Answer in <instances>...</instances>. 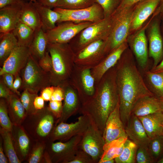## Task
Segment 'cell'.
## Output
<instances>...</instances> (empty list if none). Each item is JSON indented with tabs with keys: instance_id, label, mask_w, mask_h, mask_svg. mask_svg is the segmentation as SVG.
<instances>
[{
	"instance_id": "681fc988",
	"label": "cell",
	"mask_w": 163,
	"mask_h": 163,
	"mask_svg": "<svg viewBox=\"0 0 163 163\" xmlns=\"http://www.w3.org/2000/svg\"><path fill=\"white\" fill-rule=\"evenodd\" d=\"M64 98V93L63 88L60 86H54V89L50 101H62Z\"/></svg>"
},
{
	"instance_id": "d590c367",
	"label": "cell",
	"mask_w": 163,
	"mask_h": 163,
	"mask_svg": "<svg viewBox=\"0 0 163 163\" xmlns=\"http://www.w3.org/2000/svg\"><path fill=\"white\" fill-rule=\"evenodd\" d=\"M16 135L17 148L21 156L25 158L29 151V139L23 129L20 127L17 128Z\"/></svg>"
},
{
	"instance_id": "b9f144b4",
	"label": "cell",
	"mask_w": 163,
	"mask_h": 163,
	"mask_svg": "<svg viewBox=\"0 0 163 163\" xmlns=\"http://www.w3.org/2000/svg\"><path fill=\"white\" fill-rule=\"evenodd\" d=\"M136 163H155L148 148L138 147L136 156Z\"/></svg>"
},
{
	"instance_id": "f5cc1de1",
	"label": "cell",
	"mask_w": 163,
	"mask_h": 163,
	"mask_svg": "<svg viewBox=\"0 0 163 163\" xmlns=\"http://www.w3.org/2000/svg\"><path fill=\"white\" fill-rule=\"evenodd\" d=\"M22 84V79L20 74H17L14 76L13 83V87L15 93L18 96H20L21 94L18 90L21 88Z\"/></svg>"
},
{
	"instance_id": "db71d44e",
	"label": "cell",
	"mask_w": 163,
	"mask_h": 163,
	"mask_svg": "<svg viewBox=\"0 0 163 163\" xmlns=\"http://www.w3.org/2000/svg\"><path fill=\"white\" fill-rule=\"evenodd\" d=\"M141 0H120L117 8H132L133 6Z\"/></svg>"
},
{
	"instance_id": "5bb4252c",
	"label": "cell",
	"mask_w": 163,
	"mask_h": 163,
	"mask_svg": "<svg viewBox=\"0 0 163 163\" xmlns=\"http://www.w3.org/2000/svg\"><path fill=\"white\" fill-rule=\"evenodd\" d=\"M29 47L17 46L0 68V76L9 73L15 76L26 65L30 55Z\"/></svg>"
},
{
	"instance_id": "277c9868",
	"label": "cell",
	"mask_w": 163,
	"mask_h": 163,
	"mask_svg": "<svg viewBox=\"0 0 163 163\" xmlns=\"http://www.w3.org/2000/svg\"><path fill=\"white\" fill-rule=\"evenodd\" d=\"M111 25L110 17L93 23L80 32L69 43L75 53L92 43L107 39Z\"/></svg>"
},
{
	"instance_id": "e7e4bbea",
	"label": "cell",
	"mask_w": 163,
	"mask_h": 163,
	"mask_svg": "<svg viewBox=\"0 0 163 163\" xmlns=\"http://www.w3.org/2000/svg\"><path fill=\"white\" fill-rule=\"evenodd\" d=\"M23 0V1H25V0Z\"/></svg>"
},
{
	"instance_id": "7dc6e473",
	"label": "cell",
	"mask_w": 163,
	"mask_h": 163,
	"mask_svg": "<svg viewBox=\"0 0 163 163\" xmlns=\"http://www.w3.org/2000/svg\"><path fill=\"white\" fill-rule=\"evenodd\" d=\"M0 76L5 85L11 91L15 93L13 87L14 76L11 73H5Z\"/></svg>"
},
{
	"instance_id": "91938a15",
	"label": "cell",
	"mask_w": 163,
	"mask_h": 163,
	"mask_svg": "<svg viewBox=\"0 0 163 163\" xmlns=\"http://www.w3.org/2000/svg\"><path fill=\"white\" fill-rule=\"evenodd\" d=\"M156 14H160L161 16H163V0H160L159 3L155 10Z\"/></svg>"
},
{
	"instance_id": "bcb514c9",
	"label": "cell",
	"mask_w": 163,
	"mask_h": 163,
	"mask_svg": "<svg viewBox=\"0 0 163 163\" xmlns=\"http://www.w3.org/2000/svg\"><path fill=\"white\" fill-rule=\"evenodd\" d=\"M40 67L45 71L50 73L52 67L51 57L48 50L44 56L38 62Z\"/></svg>"
},
{
	"instance_id": "d6a6232c",
	"label": "cell",
	"mask_w": 163,
	"mask_h": 163,
	"mask_svg": "<svg viewBox=\"0 0 163 163\" xmlns=\"http://www.w3.org/2000/svg\"><path fill=\"white\" fill-rule=\"evenodd\" d=\"M147 79L150 90L158 99L163 98V72L145 71Z\"/></svg>"
},
{
	"instance_id": "7bdbcfd3",
	"label": "cell",
	"mask_w": 163,
	"mask_h": 163,
	"mask_svg": "<svg viewBox=\"0 0 163 163\" xmlns=\"http://www.w3.org/2000/svg\"><path fill=\"white\" fill-rule=\"evenodd\" d=\"M69 163H94V162L88 154L79 148L74 158Z\"/></svg>"
},
{
	"instance_id": "5b68a950",
	"label": "cell",
	"mask_w": 163,
	"mask_h": 163,
	"mask_svg": "<svg viewBox=\"0 0 163 163\" xmlns=\"http://www.w3.org/2000/svg\"><path fill=\"white\" fill-rule=\"evenodd\" d=\"M132 8H117L110 17L111 32L108 39L109 53L125 42L131 29Z\"/></svg>"
},
{
	"instance_id": "f907efd6",
	"label": "cell",
	"mask_w": 163,
	"mask_h": 163,
	"mask_svg": "<svg viewBox=\"0 0 163 163\" xmlns=\"http://www.w3.org/2000/svg\"><path fill=\"white\" fill-rule=\"evenodd\" d=\"M54 89V86L50 85L46 87L41 91L40 96L45 101H50Z\"/></svg>"
},
{
	"instance_id": "cb8c5ba5",
	"label": "cell",
	"mask_w": 163,
	"mask_h": 163,
	"mask_svg": "<svg viewBox=\"0 0 163 163\" xmlns=\"http://www.w3.org/2000/svg\"><path fill=\"white\" fill-rule=\"evenodd\" d=\"M150 139L163 135V113L160 111L138 117Z\"/></svg>"
},
{
	"instance_id": "f35d334b",
	"label": "cell",
	"mask_w": 163,
	"mask_h": 163,
	"mask_svg": "<svg viewBox=\"0 0 163 163\" xmlns=\"http://www.w3.org/2000/svg\"><path fill=\"white\" fill-rule=\"evenodd\" d=\"M7 103L6 99H0V124L2 128L11 131L12 129V124L8 116Z\"/></svg>"
},
{
	"instance_id": "74e56055",
	"label": "cell",
	"mask_w": 163,
	"mask_h": 163,
	"mask_svg": "<svg viewBox=\"0 0 163 163\" xmlns=\"http://www.w3.org/2000/svg\"><path fill=\"white\" fill-rule=\"evenodd\" d=\"M95 3V0H59L56 8L67 9L86 8Z\"/></svg>"
},
{
	"instance_id": "d6986e66",
	"label": "cell",
	"mask_w": 163,
	"mask_h": 163,
	"mask_svg": "<svg viewBox=\"0 0 163 163\" xmlns=\"http://www.w3.org/2000/svg\"><path fill=\"white\" fill-rule=\"evenodd\" d=\"M160 0H141L133 10L131 29H139L155 11Z\"/></svg>"
},
{
	"instance_id": "ac0fdd59",
	"label": "cell",
	"mask_w": 163,
	"mask_h": 163,
	"mask_svg": "<svg viewBox=\"0 0 163 163\" xmlns=\"http://www.w3.org/2000/svg\"><path fill=\"white\" fill-rule=\"evenodd\" d=\"M125 128L128 138L138 147L148 148L150 139L138 117L131 114Z\"/></svg>"
},
{
	"instance_id": "484cf974",
	"label": "cell",
	"mask_w": 163,
	"mask_h": 163,
	"mask_svg": "<svg viewBox=\"0 0 163 163\" xmlns=\"http://www.w3.org/2000/svg\"><path fill=\"white\" fill-rule=\"evenodd\" d=\"M19 21L30 27L35 31L41 28L38 14L30 1H23L22 2Z\"/></svg>"
},
{
	"instance_id": "836d02e7",
	"label": "cell",
	"mask_w": 163,
	"mask_h": 163,
	"mask_svg": "<svg viewBox=\"0 0 163 163\" xmlns=\"http://www.w3.org/2000/svg\"><path fill=\"white\" fill-rule=\"evenodd\" d=\"M138 146L128 138L124 144L121 154L114 159L116 163H136V156Z\"/></svg>"
},
{
	"instance_id": "03108f58",
	"label": "cell",
	"mask_w": 163,
	"mask_h": 163,
	"mask_svg": "<svg viewBox=\"0 0 163 163\" xmlns=\"http://www.w3.org/2000/svg\"></svg>"
},
{
	"instance_id": "52a82bcc",
	"label": "cell",
	"mask_w": 163,
	"mask_h": 163,
	"mask_svg": "<svg viewBox=\"0 0 163 163\" xmlns=\"http://www.w3.org/2000/svg\"><path fill=\"white\" fill-rule=\"evenodd\" d=\"M108 39L92 43L75 53V65L91 69L97 66L109 53Z\"/></svg>"
},
{
	"instance_id": "e0dca14e",
	"label": "cell",
	"mask_w": 163,
	"mask_h": 163,
	"mask_svg": "<svg viewBox=\"0 0 163 163\" xmlns=\"http://www.w3.org/2000/svg\"><path fill=\"white\" fill-rule=\"evenodd\" d=\"M149 40V54L153 60V68L158 65L163 58V39L158 19L155 20L150 27Z\"/></svg>"
},
{
	"instance_id": "e575fe53",
	"label": "cell",
	"mask_w": 163,
	"mask_h": 163,
	"mask_svg": "<svg viewBox=\"0 0 163 163\" xmlns=\"http://www.w3.org/2000/svg\"><path fill=\"white\" fill-rule=\"evenodd\" d=\"M11 132L0 128V133L3 141L5 151L10 163H20L21 161L15 150Z\"/></svg>"
},
{
	"instance_id": "680465c9",
	"label": "cell",
	"mask_w": 163,
	"mask_h": 163,
	"mask_svg": "<svg viewBox=\"0 0 163 163\" xmlns=\"http://www.w3.org/2000/svg\"><path fill=\"white\" fill-rule=\"evenodd\" d=\"M150 71L156 73L163 72V58L158 64L155 67L152 68Z\"/></svg>"
},
{
	"instance_id": "d4e9b609",
	"label": "cell",
	"mask_w": 163,
	"mask_h": 163,
	"mask_svg": "<svg viewBox=\"0 0 163 163\" xmlns=\"http://www.w3.org/2000/svg\"><path fill=\"white\" fill-rule=\"evenodd\" d=\"M161 111L159 99L155 96H145L136 103L131 114L138 117L145 116Z\"/></svg>"
},
{
	"instance_id": "30bf717a",
	"label": "cell",
	"mask_w": 163,
	"mask_h": 163,
	"mask_svg": "<svg viewBox=\"0 0 163 163\" xmlns=\"http://www.w3.org/2000/svg\"><path fill=\"white\" fill-rule=\"evenodd\" d=\"M105 144L103 134L91 123L82 136L79 148L88 154L94 163H98L103 153Z\"/></svg>"
},
{
	"instance_id": "9f6ffc18",
	"label": "cell",
	"mask_w": 163,
	"mask_h": 163,
	"mask_svg": "<svg viewBox=\"0 0 163 163\" xmlns=\"http://www.w3.org/2000/svg\"><path fill=\"white\" fill-rule=\"evenodd\" d=\"M23 1L22 0H0V9L4 7L15 5Z\"/></svg>"
},
{
	"instance_id": "83f0119b",
	"label": "cell",
	"mask_w": 163,
	"mask_h": 163,
	"mask_svg": "<svg viewBox=\"0 0 163 163\" xmlns=\"http://www.w3.org/2000/svg\"><path fill=\"white\" fill-rule=\"evenodd\" d=\"M18 96L13 93L6 100L8 112L12 121L15 125H20L24 119L26 113Z\"/></svg>"
},
{
	"instance_id": "6125c7cd",
	"label": "cell",
	"mask_w": 163,
	"mask_h": 163,
	"mask_svg": "<svg viewBox=\"0 0 163 163\" xmlns=\"http://www.w3.org/2000/svg\"><path fill=\"white\" fill-rule=\"evenodd\" d=\"M115 162V159H113L110 160H108L105 161L104 163H114Z\"/></svg>"
},
{
	"instance_id": "1f68e13d",
	"label": "cell",
	"mask_w": 163,
	"mask_h": 163,
	"mask_svg": "<svg viewBox=\"0 0 163 163\" xmlns=\"http://www.w3.org/2000/svg\"><path fill=\"white\" fill-rule=\"evenodd\" d=\"M43 116L37 125L36 132L40 137H45L51 132L54 123V116L48 107L43 109Z\"/></svg>"
},
{
	"instance_id": "4316f807",
	"label": "cell",
	"mask_w": 163,
	"mask_h": 163,
	"mask_svg": "<svg viewBox=\"0 0 163 163\" xmlns=\"http://www.w3.org/2000/svg\"><path fill=\"white\" fill-rule=\"evenodd\" d=\"M48 43L46 33L42 28L35 31L29 48L30 54L38 62L47 51Z\"/></svg>"
},
{
	"instance_id": "44dd1931",
	"label": "cell",
	"mask_w": 163,
	"mask_h": 163,
	"mask_svg": "<svg viewBox=\"0 0 163 163\" xmlns=\"http://www.w3.org/2000/svg\"><path fill=\"white\" fill-rule=\"evenodd\" d=\"M22 1L0 9V34L12 31L19 21Z\"/></svg>"
},
{
	"instance_id": "4dcf8cb0",
	"label": "cell",
	"mask_w": 163,
	"mask_h": 163,
	"mask_svg": "<svg viewBox=\"0 0 163 163\" xmlns=\"http://www.w3.org/2000/svg\"><path fill=\"white\" fill-rule=\"evenodd\" d=\"M17 46V38L12 31L0 34V64L2 66L5 61Z\"/></svg>"
},
{
	"instance_id": "8fae6325",
	"label": "cell",
	"mask_w": 163,
	"mask_h": 163,
	"mask_svg": "<svg viewBox=\"0 0 163 163\" xmlns=\"http://www.w3.org/2000/svg\"><path fill=\"white\" fill-rule=\"evenodd\" d=\"M92 23L90 22L76 23L71 21L57 23L55 27L46 32L48 42L69 43L80 32Z\"/></svg>"
},
{
	"instance_id": "ffe728a7",
	"label": "cell",
	"mask_w": 163,
	"mask_h": 163,
	"mask_svg": "<svg viewBox=\"0 0 163 163\" xmlns=\"http://www.w3.org/2000/svg\"><path fill=\"white\" fill-rule=\"evenodd\" d=\"M127 46L125 42L109 53L97 66L91 69L95 84L99 81L107 71L116 65Z\"/></svg>"
},
{
	"instance_id": "60d3db41",
	"label": "cell",
	"mask_w": 163,
	"mask_h": 163,
	"mask_svg": "<svg viewBox=\"0 0 163 163\" xmlns=\"http://www.w3.org/2000/svg\"><path fill=\"white\" fill-rule=\"evenodd\" d=\"M120 0H95L102 8L104 18L110 17L117 8Z\"/></svg>"
},
{
	"instance_id": "ba28073f",
	"label": "cell",
	"mask_w": 163,
	"mask_h": 163,
	"mask_svg": "<svg viewBox=\"0 0 163 163\" xmlns=\"http://www.w3.org/2000/svg\"><path fill=\"white\" fill-rule=\"evenodd\" d=\"M68 82L77 91L81 105L94 94L95 82L91 69L79 68L75 65Z\"/></svg>"
},
{
	"instance_id": "8992f818",
	"label": "cell",
	"mask_w": 163,
	"mask_h": 163,
	"mask_svg": "<svg viewBox=\"0 0 163 163\" xmlns=\"http://www.w3.org/2000/svg\"><path fill=\"white\" fill-rule=\"evenodd\" d=\"M20 74L22 79L21 88L37 94L40 91L50 86V73L44 71L38 61L30 54L27 63Z\"/></svg>"
},
{
	"instance_id": "94428289",
	"label": "cell",
	"mask_w": 163,
	"mask_h": 163,
	"mask_svg": "<svg viewBox=\"0 0 163 163\" xmlns=\"http://www.w3.org/2000/svg\"><path fill=\"white\" fill-rule=\"evenodd\" d=\"M159 99L161 111L163 113V98Z\"/></svg>"
},
{
	"instance_id": "603a6c76",
	"label": "cell",
	"mask_w": 163,
	"mask_h": 163,
	"mask_svg": "<svg viewBox=\"0 0 163 163\" xmlns=\"http://www.w3.org/2000/svg\"><path fill=\"white\" fill-rule=\"evenodd\" d=\"M30 2L37 11L41 24V28L46 32L55 27L59 21L61 15L58 12L39 3L37 0Z\"/></svg>"
},
{
	"instance_id": "4fadbf2b",
	"label": "cell",
	"mask_w": 163,
	"mask_h": 163,
	"mask_svg": "<svg viewBox=\"0 0 163 163\" xmlns=\"http://www.w3.org/2000/svg\"><path fill=\"white\" fill-rule=\"evenodd\" d=\"M82 136L77 135L63 142H52L50 145L51 161L69 163L74 158L79 149Z\"/></svg>"
},
{
	"instance_id": "ab89813d",
	"label": "cell",
	"mask_w": 163,
	"mask_h": 163,
	"mask_svg": "<svg viewBox=\"0 0 163 163\" xmlns=\"http://www.w3.org/2000/svg\"><path fill=\"white\" fill-rule=\"evenodd\" d=\"M37 94L33 93L27 89L23 90L21 94L20 99L24 106L26 113H36L37 112L34 106V102L35 97Z\"/></svg>"
},
{
	"instance_id": "816d5d0a",
	"label": "cell",
	"mask_w": 163,
	"mask_h": 163,
	"mask_svg": "<svg viewBox=\"0 0 163 163\" xmlns=\"http://www.w3.org/2000/svg\"><path fill=\"white\" fill-rule=\"evenodd\" d=\"M44 100L40 96L37 95L35 98L34 102V108L36 111H40L44 107Z\"/></svg>"
},
{
	"instance_id": "f6af8a7d",
	"label": "cell",
	"mask_w": 163,
	"mask_h": 163,
	"mask_svg": "<svg viewBox=\"0 0 163 163\" xmlns=\"http://www.w3.org/2000/svg\"><path fill=\"white\" fill-rule=\"evenodd\" d=\"M44 149L43 145L37 146L33 150L28 160L29 163H38L42 158Z\"/></svg>"
},
{
	"instance_id": "ee69618b",
	"label": "cell",
	"mask_w": 163,
	"mask_h": 163,
	"mask_svg": "<svg viewBox=\"0 0 163 163\" xmlns=\"http://www.w3.org/2000/svg\"><path fill=\"white\" fill-rule=\"evenodd\" d=\"M62 101H50L48 107L54 117L59 119L60 117L62 111Z\"/></svg>"
},
{
	"instance_id": "6f0895ef",
	"label": "cell",
	"mask_w": 163,
	"mask_h": 163,
	"mask_svg": "<svg viewBox=\"0 0 163 163\" xmlns=\"http://www.w3.org/2000/svg\"><path fill=\"white\" fill-rule=\"evenodd\" d=\"M8 160L4 153L2 143L0 142V163H7Z\"/></svg>"
},
{
	"instance_id": "6da1fadb",
	"label": "cell",
	"mask_w": 163,
	"mask_h": 163,
	"mask_svg": "<svg viewBox=\"0 0 163 163\" xmlns=\"http://www.w3.org/2000/svg\"><path fill=\"white\" fill-rule=\"evenodd\" d=\"M116 67L120 115L125 127L137 101L142 97L154 95L146 85L133 60L121 56Z\"/></svg>"
},
{
	"instance_id": "7a4b0ae2",
	"label": "cell",
	"mask_w": 163,
	"mask_h": 163,
	"mask_svg": "<svg viewBox=\"0 0 163 163\" xmlns=\"http://www.w3.org/2000/svg\"><path fill=\"white\" fill-rule=\"evenodd\" d=\"M119 103L115 65L95 84L94 94L81 105L79 112L87 116L103 134L108 117Z\"/></svg>"
},
{
	"instance_id": "9a60e30c",
	"label": "cell",
	"mask_w": 163,
	"mask_h": 163,
	"mask_svg": "<svg viewBox=\"0 0 163 163\" xmlns=\"http://www.w3.org/2000/svg\"><path fill=\"white\" fill-rule=\"evenodd\" d=\"M61 87L63 90L64 98L62 114L56 124L66 122L70 117L79 112L81 106L77 91L69 82Z\"/></svg>"
},
{
	"instance_id": "3957f363",
	"label": "cell",
	"mask_w": 163,
	"mask_h": 163,
	"mask_svg": "<svg viewBox=\"0 0 163 163\" xmlns=\"http://www.w3.org/2000/svg\"><path fill=\"white\" fill-rule=\"evenodd\" d=\"M47 50L52 63L51 85L61 86L68 82L70 78L75 65V53L69 43H49Z\"/></svg>"
},
{
	"instance_id": "f1b7e54d",
	"label": "cell",
	"mask_w": 163,
	"mask_h": 163,
	"mask_svg": "<svg viewBox=\"0 0 163 163\" xmlns=\"http://www.w3.org/2000/svg\"><path fill=\"white\" fill-rule=\"evenodd\" d=\"M128 138L127 137H122L105 143L103 155L98 163H104L119 156L122 153L124 144Z\"/></svg>"
},
{
	"instance_id": "be15d7a7",
	"label": "cell",
	"mask_w": 163,
	"mask_h": 163,
	"mask_svg": "<svg viewBox=\"0 0 163 163\" xmlns=\"http://www.w3.org/2000/svg\"><path fill=\"white\" fill-rule=\"evenodd\" d=\"M157 163H163V157L158 161Z\"/></svg>"
},
{
	"instance_id": "9c48e42d",
	"label": "cell",
	"mask_w": 163,
	"mask_h": 163,
	"mask_svg": "<svg viewBox=\"0 0 163 163\" xmlns=\"http://www.w3.org/2000/svg\"><path fill=\"white\" fill-rule=\"evenodd\" d=\"M53 10L61 15L58 23L66 21L76 23L86 22L94 23L104 18L102 8L95 2L91 6L84 8L67 9L55 8Z\"/></svg>"
},
{
	"instance_id": "c3c4849f",
	"label": "cell",
	"mask_w": 163,
	"mask_h": 163,
	"mask_svg": "<svg viewBox=\"0 0 163 163\" xmlns=\"http://www.w3.org/2000/svg\"><path fill=\"white\" fill-rule=\"evenodd\" d=\"M13 92L5 84L2 79H0V97L7 100Z\"/></svg>"
},
{
	"instance_id": "11a10c76",
	"label": "cell",
	"mask_w": 163,
	"mask_h": 163,
	"mask_svg": "<svg viewBox=\"0 0 163 163\" xmlns=\"http://www.w3.org/2000/svg\"><path fill=\"white\" fill-rule=\"evenodd\" d=\"M59 0H37L42 5L51 9L56 7Z\"/></svg>"
},
{
	"instance_id": "f546056e",
	"label": "cell",
	"mask_w": 163,
	"mask_h": 163,
	"mask_svg": "<svg viewBox=\"0 0 163 163\" xmlns=\"http://www.w3.org/2000/svg\"><path fill=\"white\" fill-rule=\"evenodd\" d=\"M12 32L17 39L18 46L29 47L33 40L35 31L18 21Z\"/></svg>"
},
{
	"instance_id": "7402d4cb",
	"label": "cell",
	"mask_w": 163,
	"mask_h": 163,
	"mask_svg": "<svg viewBox=\"0 0 163 163\" xmlns=\"http://www.w3.org/2000/svg\"><path fill=\"white\" fill-rule=\"evenodd\" d=\"M145 29L138 32L130 42V46L137 62L143 69H146L148 63L147 42Z\"/></svg>"
},
{
	"instance_id": "2e32d148",
	"label": "cell",
	"mask_w": 163,
	"mask_h": 163,
	"mask_svg": "<svg viewBox=\"0 0 163 163\" xmlns=\"http://www.w3.org/2000/svg\"><path fill=\"white\" fill-rule=\"evenodd\" d=\"M103 136L105 143L122 137H127L120 116L119 103L106 120Z\"/></svg>"
},
{
	"instance_id": "8d00e7d4",
	"label": "cell",
	"mask_w": 163,
	"mask_h": 163,
	"mask_svg": "<svg viewBox=\"0 0 163 163\" xmlns=\"http://www.w3.org/2000/svg\"><path fill=\"white\" fill-rule=\"evenodd\" d=\"M148 149L155 163L163 157V136L150 139Z\"/></svg>"
},
{
	"instance_id": "7c38bea8",
	"label": "cell",
	"mask_w": 163,
	"mask_h": 163,
	"mask_svg": "<svg viewBox=\"0 0 163 163\" xmlns=\"http://www.w3.org/2000/svg\"><path fill=\"white\" fill-rule=\"evenodd\" d=\"M91 123L88 117L85 115L79 117L77 121L74 123H68L61 122L52 131L51 140L65 142L75 136H82Z\"/></svg>"
}]
</instances>
